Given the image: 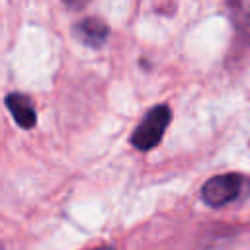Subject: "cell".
Returning <instances> with one entry per match:
<instances>
[{
  "label": "cell",
  "mask_w": 250,
  "mask_h": 250,
  "mask_svg": "<svg viewBox=\"0 0 250 250\" xmlns=\"http://www.w3.org/2000/svg\"><path fill=\"white\" fill-rule=\"evenodd\" d=\"M92 250H115L113 246H100V248H92Z\"/></svg>",
  "instance_id": "6"
},
{
  "label": "cell",
  "mask_w": 250,
  "mask_h": 250,
  "mask_svg": "<svg viewBox=\"0 0 250 250\" xmlns=\"http://www.w3.org/2000/svg\"><path fill=\"white\" fill-rule=\"evenodd\" d=\"M170 119H172V111L168 105L160 104V105L150 107L145 113V117L141 119V123L135 127V131L131 135V145L139 150L154 148L162 141Z\"/></svg>",
  "instance_id": "1"
},
{
  "label": "cell",
  "mask_w": 250,
  "mask_h": 250,
  "mask_svg": "<svg viewBox=\"0 0 250 250\" xmlns=\"http://www.w3.org/2000/svg\"><path fill=\"white\" fill-rule=\"evenodd\" d=\"M74 33H76L80 43H84L86 47H94L96 49V47H102L105 43V39L109 35V27L102 18L90 16V18L80 20L74 25Z\"/></svg>",
  "instance_id": "3"
},
{
  "label": "cell",
  "mask_w": 250,
  "mask_h": 250,
  "mask_svg": "<svg viewBox=\"0 0 250 250\" xmlns=\"http://www.w3.org/2000/svg\"><path fill=\"white\" fill-rule=\"evenodd\" d=\"M229 10L238 35L250 39V2H230Z\"/></svg>",
  "instance_id": "5"
},
{
  "label": "cell",
  "mask_w": 250,
  "mask_h": 250,
  "mask_svg": "<svg viewBox=\"0 0 250 250\" xmlns=\"http://www.w3.org/2000/svg\"><path fill=\"white\" fill-rule=\"evenodd\" d=\"M244 188V178L240 174L229 172L209 178L201 188V199L209 207H223L234 201Z\"/></svg>",
  "instance_id": "2"
},
{
  "label": "cell",
  "mask_w": 250,
  "mask_h": 250,
  "mask_svg": "<svg viewBox=\"0 0 250 250\" xmlns=\"http://www.w3.org/2000/svg\"><path fill=\"white\" fill-rule=\"evenodd\" d=\"M6 107L10 109L12 117L16 119V123L21 129H33L35 127L37 115H35V109H33L31 100L25 94H20V92L8 94L6 96Z\"/></svg>",
  "instance_id": "4"
}]
</instances>
